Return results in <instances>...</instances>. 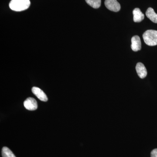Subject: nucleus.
<instances>
[{
	"label": "nucleus",
	"mask_w": 157,
	"mask_h": 157,
	"mask_svg": "<svg viewBox=\"0 0 157 157\" xmlns=\"http://www.w3.org/2000/svg\"><path fill=\"white\" fill-rule=\"evenodd\" d=\"M146 15L149 19L155 23H157V14L155 12L154 9L149 8L146 12Z\"/></svg>",
	"instance_id": "nucleus-9"
},
{
	"label": "nucleus",
	"mask_w": 157,
	"mask_h": 157,
	"mask_svg": "<svg viewBox=\"0 0 157 157\" xmlns=\"http://www.w3.org/2000/svg\"><path fill=\"white\" fill-rule=\"evenodd\" d=\"M131 48L132 50L135 52H137L141 49V41L140 37L138 36H135L132 37Z\"/></svg>",
	"instance_id": "nucleus-6"
},
{
	"label": "nucleus",
	"mask_w": 157,
	"mask_h": 157,
	"mask_svg": "<svg viewBox=\"0 0 157 157\" xmlns=\"http://www.w3.org/2000/svg\"><path fill=\"white\" fill-rule=\"evenodd\" d=\"M2 156L3 157H16L10 149L4 147L2 149Z\"/></svg>",
	"instance_id": "nucleus-11"
},
{
	"label": "nucleus",
	"mask_w": 157,
	"mask_h": 157,
	"mask_svg": "<svg viewBox=\"0 0 157 157\" xmlns=\"http://www.w3.org/2000/svg\"><path fill=\"white\" fill-rule=\"evenodd\" d=\"M30 4V0H11L9 7L13 11H21L28 9Z\"/></svg>",
	"instance_id": "nucleus-1"
},
{
	"label": "nucleus",
	"mask_w": 157,
	"mask_h": 157,
	"mask_svg": "<svg viewBox=\"0 0 157 157\" xmlns=\"http://www.w3.org/2000/svg\"><path fill=\"white\" fill-rule=\"evenodd\" d=\"M86 2L94 9H98L101 6V0H85Z\"/></svg>",
	"instance_id": "nucleus-10"
},
{
	"label": "nucleus",
	"mask_w": 157,
	"mask_h": 157,
	"mask_svg": "<svg viewBox=\"0 0 157 157\" xmlns=\"http://www.w3.org/2000/svg\"><path fill=\"white\" fill-rule=\"evenodd\" d=\"M32 92L36 96L37 98L40 101L46 102L48 101V99L45 93L41 89L37 87H33L32 88Z\"/></svg>",
	"instance_id": "nucleus-5"
},
{
	"label": "nucleus",
	"mask_w": 157,
	"mask_h": 157,
	"mask_svg": "<svg viewBox=\"0 0 157 157\" xmlns=\"http://www.w3.org/2000/svg\"><path fill=\"white\" fill-rule=\"evenodd\" d=\"M136 70L137 75L140 78H144L147 75V71L146 68L142 63H137L136 65Z\"/></svg>",
	"instance_id": "nucleus-7"
},
{
	"label": "nucleus",
	"mask_w": 157,
	"mask_h": 157,
	"mask_svg": "<svg viewBox=\"0 0 157 157\" xmlns=\"http://www.w3.org/2000/svg\"><path fill=\"white\" fill-rule=\"evenodd\" d=\"M151 157H157V148L153 150L151 153Z\"/></svg>",
	"instance_id": "nucleus-12"
},
{
	"label": "nucleus",
	"mask_w": 157,
	"mask_h": 157,
	"mask_svg": "<svg viewBox=\"0 0 157 157\" xmlns=\"http://www.w3.org/2000/svg\"><path fill=\"white\" fill-rule=\"evenodd\" d=\"M24 105L28 110H35L38 108L37 101L33 98H29L24 102Z\"/></svg>",
	"instance_id": "nucleus-4"
},
{
	"label": "nucleus",
	"mask_w": 157,
	"mask_h": 157,
	"mask_svg": "<svg viewBox=\"0 0 157 157\" xmlns=\"http://www.w3.org/2000/svg\"><path fill=\"white\" fill-rule=\"evenodd\" d=\"M143 38L145 44L149 46L157 45V31L148 30L143 34Z\"/></svg>",
	"instance_id": "nucleus-2"
},
{
	"label": "nucleus",
	"mask_w": 157,
	"mask_h": 157,
	"mask_svg": "<svg viewBox=\"0 0 157 157\" xmlns=\"http://www.w3.org/2000/svg\"><path fill=\"white\" fill-rule=\"evenodd\" d=\"M104 3L106 8L110 11L117 12L120 10V4L117 0H105Z\"/></svg>",
	"instance_id": "nucleus-3"
},
{
	"label": "nucleus",
	"mask_w": 157,
	"mask_h": 157,
	"mask_svg": "<svg viewBox=\"0 0 157 157\" xmlns=\"http://www.w3.org/2000/svg\"><path fill=\"white\" fill-rule=\"evenodd\" d=\"M133 14L134 16L133 19H134V22H141L144 19V14L140 11L139 8H136L134 9L133 11Z\"/></svg>",
	"instance_id": "nucleus-8"
}]
</instances>
